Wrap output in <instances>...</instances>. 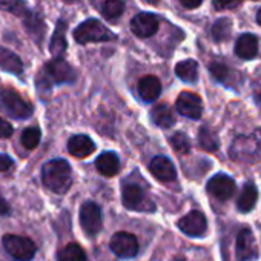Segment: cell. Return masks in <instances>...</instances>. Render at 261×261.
Masks as SVG:
<instances>
[{"label":"cell","mask_w":261,"mask_h":261,"mask_svg":"<svg viewBox=\"0 0 261 261\" xmlns=\"http://www.w3.org/2000/svg\"><path fill=\"white\" fill-rule=\"evenodd\" d=\"M175 74L186 83H194L198 79V63L195 60H183L175 66Z\"/></svg>","instance_id":"cell-24"},{"label":"cell","mask_w":261,"mask_h":261,"mask_svg":"<svg viewBox=\"0 0 261 261\" xmlns=\"http://www.w3.org/2000/svg\"><path fill=\"white\" fill-rule=\"evenodd\" d=\"M74 39L77 43L85 45L94 42H112L117 39V36L111 30H108L100 20L88 19L75 28Z\"/></svg>","instance_id":"cell-2"},{"label":"cell","mask_w":261,"mask_h":261,"mask_svg":"<svg viewBox=\"0 0 261 261\" xmlns=\"http://www.w3.org/2000/svg\"><path fill=\"white\" fill-rule=\"evenodd\" d=\"M256 22L261 25V10H259V11H258V14H256Z\"/></svg>","instance_id":"cell-38"},{"label":"cell","mask_w":261,"mask_h":261,"mask_svg":"<svg viewBox=\"0 0 261 261\" xmlns=\"http://www.w3.org/2000/svg\"><path fill=\"white\" fill-rule=\"evenodd\" d=\"M178 227L188 237L198 238V237H203L206 233L207 220H206V217H204L203 212H200V211H191L189 214H186L178 221Z\"/></svg>","instance_id":"cell-9"},{"label":"cell","mask_w":261,"mask_h":261,"mask_svg":"<svg viewBox=\"0 0 261 261\" xmlns=\"http://www.w3.org/2000/svg\"><path fill=\"white\" fill-rule=\"evenodd\" d=\"M111 250L118 258H134L139 253V240L129 232H117L112 235L109 243Z\"/></svg>","instance_id":"cell-8"},{"label":"cell","mask_w":261,"mask_h":261,"mask_svg":"<svg viewBox=\"0 0 261 261\" xmlns=\"http://www.w3.org/2000/svg\"><path fill=\"white\" fill-rule=\"evenodd\" d=\"M5 250L17 261H30L36 255V244L33 240L20 235H5L2 238Z\"/></svg>","instance_id":"cell-4"},{"label":"cell","mask_w":261,"mask_h":261,"mask_svg":"<svg viewBox=\"0 0 261 261\" xmlns=\"http://www.w3.org/2000/svg\"><path fill=\"white\" fill-rule=\"evenodd\" d=\"M237 185L233 178L226 174H217L207 181V192L220 201L229 200L235 194Z\"/></svg>","instance_id":"cell-10"},{"label":"cell","mask_w":261,"mask_h":261,"mask_svg":"<svg viewBox=\"0 0 261 261\" xmlns=\"http://www.w3.org/2000/svg\"><path fill=\"white\" fill-rule=\"evenodd\" d=\"M169 143L172 145V148H174L178 154H188L189 149H191V142H189L188 136L183 134V133H175V134L169 139Z\"/></svg>","instance_id":"cell-31"},{"label":"cell","mask_w":261,"mask_h":261,"mask_svg":"<svg viewBox=\"0 0 261 261\" xmlns=\"http://www.w3.org/2000/svg\"><path fill=\"white\" fill-rule=\"evenodd\" d=\"M0 10L8 11L20 17H23L28 13V7L25 0H0Z\"/></svg>","instance_id":"cell-28"},{"label":"cell","mask_w":261,"mask_h":261,"mask_svg":"<svg viewBox=\"0 0 261 261\" xmlns=\"http://www.w3.org/2000/svg\"><path fill=\"white\" fill-rule=\"evenodd\" d=\"M181 5L185 8H189V10H194V8H198L201 4H203V0H180Z\"/></svg>","instance_id":"cell-36"},{"label":"cell","mask_w":261,"mask_h":261,"mask_svg":"<svg viewBox=\"0 0 261 261\" xmlns=\"http://www.w3.org/2000/svg\"><path fill=\"white\" fill-rule=\"evenodd\" d=\"M13 136V126L0 117V139H8Z\"/></svg>","instance_id":"cell-34"},{"label":"cell","mask_w":261,"mask_h":261,"mask_svg":"<svg viewBox=\"0 0 261 261\" xmlns=\"http://www.w3.org/2000/svg\"><path fill=\"white\" fill-rule=\"evenodd\" d=\"M11 166H13V159L5 154H0V172L8 171Z\"/></svg>","instance_id":"cell-35"},{"label":"cell","mask_w":261,"mask_h":261,"mask_svg":"<svg viewBox=\"0 0 261 261\" xmlns=\"http://www.w3.org/2000/svg\"><path fill=\"white\" fill-rule=\"evenodd\" d=\"M97 171L105 177H114L120 171V160L115 152H103L95 160Z\"/></svg>","instance_id":"cell-20"},{"label":"cell","mask_w":261,"mask_h":261,"mask_svg":"<svg viewBox=\"0 0 261 261\" xmlns=\"http://www.w3.org/2000/svg\"><path fill=\"white\" fill-rule=\"evenodd\" d=\"M152 121L160 127H171L175 123V115L168 105H157L151 112Z\"/></svg>","instance_id":"cell-23"},{"label":"cell","mask_w":261,"mask_h":261,"mask_svg":"<svg viewBox=\"0 0 261 261\" xmlns=\"http://www.w3.org/2000/svg\"><path fill=\"white\" fill-rule=\"evenodd\" d=\"M149 171L157 180L165 181V183L174 181L177 178V171H175L172 162L168 157H163V155H159V157L152 159V162L149 165Z\"/></svg>","instance_id":"cell-14"},{"label":"cell","mask_w":261,"mask_h":261,"mask_svg":"<svg viewBox=\"0 0 261 261\" xmlns=\"http://www.w3.org/2000/svg\"><path fill=\"white\" fill-rule=\"evenodd\" d=\"M59 261H86V253L77 243H69L59 253Z\"/></svg>","instance_id":"cell-25"},{"label":"cell","mask_w":261,"mask_h":261,"mask_svg":"<svg viewBox=\"0 0 261 261\" xmlns=\"http://www.w3.org/2000/svg\"><path fill=\"white\" fill-rule=\"evenodd\" d=\"M68 151H69L71 155H74L77 159H85V157L91 155L95 151V145L88 136L79 134V136H74V137L69 139Z\"/></svg>","instance_id":"cell-15"},{"label":"cell","mask_w":261,"mask_h":261,"mask_svg":"<svg viewBox=\"0 0 261 261\" xmlns=\"http://www.w3.org/2000/svg\"><path fill=\"white\" fill-rule=\"evenodd\" d=\"M0 109L17 120L28 118L33 114V105L11 88H0Z\"/></svg>","instance_id":"cell-3"},{"label":"cell","mask_w":261,"mask_h":261,"mask_svg":"<svg viewBox=\"0 0 261 261\" xmlns=\"http://www.w3.org/2000/svg\"><path fill=\"white\" fill-rule=\"evenodd\" d=\"M198 143L203 149L206 151H217L218 146H220V142H218V137L215 136V133H212V130L209 127H201L200 133H198Z\"/></svg>","instance_id":"cell-27"},{"label":"cell","mask_w":261,"mask_h":261,"mask_svg":"<svg viewBox=\"0 0 261 261\" xmlns=\"http://www.w3.org/2000/svg\"><path fill=\"white\" fill-rule=\"evenodd\" d=\"M66 46H68L66 45V22L59 20L57 27L53 33V37H51V45H49L51 54L54 57H62Z\"/></svg>","instance_id":"cell-21"},{"label":"cell","mask_w":261,"mask_h":261,"mask_svg":"<svg viewBox=\"0 0 261 261\" xmlns=\"http://www.w3.org/2000/svg\"><path fill=\"white\" fill-rule=\"evenodd\" d=\"M0 68L11 74H22L23 63L17 54L7 48H0Z\"/></svg>","instance_id":"cell-22"},{"label":"cell","mask_w":261,"mask_h":261,"mask_svg":"<svg viewBox=\"0 0 261 261\" xmlns=\"http://www.w3.org/2000/svg\"><path fill=\"white\" fill-rule=\"evenodd\" d=\"M42 181L49 191L56 194H66L72 185V171L69 163L62 159L45 163L42 168Z\"/></svg>","instance_id":"cell-1"},{"label":"cell","mask_w":261,"mask_h":261,"mask_svg":"<svg viewBox=\"0 0 261 261\" xmlns=\"http://www.w3.org/2000/svg\"><path fill=\"white\" fill-rule=\"evenodd\" d=\"M42 74L46 77V80L49 83H59V85L74 83L77 79L74 68L62 57H54L51 62H48L46 66L43 68Z\"/></svg>","instance_id":"cell-6"},{"label":"cell","mask_w":261,"mask_h":261,"mask_svg":"<svg viewBox=\"0 0 261 261\" xmlns=\"http://www.w3.org/2000/svg\"><path fill=\"white\" fill-rule=\"evenodd\" d=\"M175 261H185V259H183V258H177Z\"/></svg>","instance_id":"cell-40"},{"label":"cell","mask_w":261,"mask_h":261,"mask_svg":"<svg viewBox=\"0 0 261 261\" xmlns=\"http://www.w3.org/2000/svg\"><path fill=\"white\" fill-rule=\"evenodd\" d=\"M230 30H232V22L229 19H220L212 27V36L217 42H223L230 36Z\"/></svg>","instance_id":"cell-29"},{"label":"cell","mask_w":261,"mask_h":261,"mask_svg":"<svg viewBox=\"0 0 261 261\" xmlns=\"http://www.w3.org/2000/svg\"><path fill=\"white\" fill-rule=\"evenodd\" d=\"M235 250H237L238 261H250V259L258 256L255 238L249 229H241V232L238 233Z\"/></svg>","instance_id":"cell-13"},{"label":"cell","mask_w":261,"mask_h":261,"mask_svg":"<svg viewBox=\"0 0 261 261\" xmlns=\"http://www.w3.org/2000/svg\"><path fill=\"white\" fill-rule=\"evenodd\" d=\"M139 94L140 97L151 103L154 100H157L162 94V83L155 75H146L139 82Z\"/></svg>","instance_id":"cell-17"},{"label":"cell","mask_w":261,"mask_h":261,"mask_svg":"<svg viewBox=\"0 0 261 261\" xmlns=\"http://www.w3.org/2000/svg\"><path fill=\"white\" fill-rule=\"evenodd\" d=\"M23 22H25V28L28 30L30 36L34 39V42L37 45H42L43 36H45V23L42 20V17L36 13H31L28 10V13L23 16Z\"/></svg>","instance_id":"cell-19"},{"label":"cell","mask_w":261,"mask_h":261,"mask_svg":"<svg viewBox=\"0 0 261 261\" xmlns=\"http://www.w3.org/2000/svg\"><path fill=\"white\" fill-rule=\"evenodd\" d=\"M40 130L37 127H28L22 133V145L25 149H34L40 143Z\"/></svg>","instance_id":"cell-30"},{"label":"cell","mask_w":261,"mask_h":261,"mask_svg":"<svg viewBox=\"0 0 261 261\" xmlns=\"http://www.w3.org/2000/svg\"><path fill=\"white\" fill-rule=\"evenodd\" d=\"M130 31L140 39L152 37L159 31V19L152 13H140L130 20Z\"/></svg>","instance_id":"cell-11"},{"label":"cell","mask_w":261,"mask_h":261,"mask_svg":"<svg viewBox=\"0 0 261 261\" xmlns=\"http://www.w3.org/2000/svg\"><path fill=\"white\" fill-rule=\"evenodd\" d=\"M121 201L123 206L129 211L139 212H152L155 209L154 203L146 197L145 191L139 185H126L121 191Z\"/></svg>","instance_id":"cell-5"},{"label":"cell","mask_w":261,"mask_h":261,"mask_svg":"<svg viewBox=\"0 0 261 261\" xmlns=\"http://www.w3.org/2000/svg\"><path fill=\"white\" fill-rule=\"evenodd\" d=\"M209 71H211V74L214 75V79L218 80V82H221V83H226V82L229 80L230 71H229V68H227L224 63L212 62V63L209 65Z\"/></svg>","instance_id":"cell-32"},{"label":"cell","mask_w":261,"mask_h":261,"mask_svg":"<svg viewBox=\"0 0 261 261\" xmlns=\"http://www.w3.org/2000/svg\"><path fill=\"white\" fill-rule=\"evenodd\" d=\"M241 2L243 0H214V8L218 11L232 10V8H237Z\"/></svg>","instance_id":"cell-33"},{"label":"cell","mask_w":261,"mask_h":261,"mask_svg":"<svg viewBox=\"0 0 261 261\" xmlns=\"http://www.w3.org/2000/svg\"><path fill=\"white\" fill-rule=\"evenodd\" d=\"M256 200H258V189H256V186L252 181H247L243 186L241 194H240V197L237 200V207H238L240 212L247 214V212H250L255 207Z\"/></svg>","instance_id":"cell-18"},{"label":"cell","mask_w":261,"mask_h":261,"mask_svg":"<svg viewBox=\"0 0 261 261\" xmlns=\"http://www.w3.org/2000/svg\"><path fill=\"white\" fill-rule=\"evenodd\" d=\"M146 2H149V4H157L159 0H146Z\"/></svg>","instance_id":"cell-39"},{"label":"cell","mask_w":261,"mask_h":261,"mask_svg":"<svg viewBox=\"0 0 261 261\" xmlns=\"http://www.w3.org/2000/svg\"><path fill=\"white\" fill-rule=\"evenodd\" d=\"M124 13L123 0H106L101 7V14L106 20H117Z\"/></svg>","instance_id":"cell-26"},{"label":"cell","mask_w":261,"mask_h":261,"mask_svg":"<svg viewBox=\"0 0 261 261\" xmlns=\"http://www.w3.org/2000/svg\"><path fill=\"white\" fill-rule=\"evenodd\" d=\"M235 54L243 60H252L258 54V39L253 34H243L235 43Z\"/></svg>","instance_id":"cell-16"},{"label":"cell","mask_w":261,"mask_h":261,"mask_svg":"<svg viewBox=\"0 0 261 261\" xmlns=\"http://www.w3.org/2000/svg\"><path fill=\"white\" fill-rule=\"evenodd\" d=\"M177 111L192 120H198L203 114V101L197 94L181 92L177 98Z\"/></svg>","instance_id":"cell-12"},{"label":"cell","mask_w":261,"mask_h":261,"mask_svg":"<svg viewBox=\"0 0 261 261\" xmlns=\"http://www.w3.org/2000/svg\"><path fill=\"white\" fill-rule=\"evenodd\" d=\"M8 214H10V206L7 203V200L4 198V195L0 194V217L8 215Z\"/></svg>","instance_id":"cell-37"},{"label":"cell","mask_w":261,"mask_h":261,"mask_svg":"<svg viewBox=\"0 0 261 261\" xmlns=\"http://www.w3.org/2000/svg\"><path fill=\"white\" fill-rule=\"evenodd\" d=\"M80 224L86 235L95 237L103 226V215L101 209L94 201H86L80 207Z\"/></svg>","instance_id":"cell-7"}]
</instances>
